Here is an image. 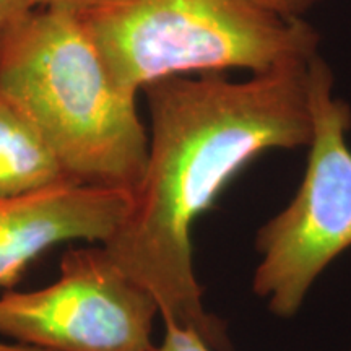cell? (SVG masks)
<instances>
[{"instance_id": "obj_11", "label": "cell", "mask_w": 351, "mask_h": 351, "mask_svg": "<svg viewBox=\"0 0 351 351\" xmlns=\"http://www.w3.org/2000/svg\"><path fill=\"white\" fill-rule=\"evenodd\" d=\"M270 7L288 16H301L317 0H265Z\"/></svg>"}, {"instance_id": "obj_9", "label": "cell", "mask_w": 351, "mask_h": 351, "mask_svg": "<svg viewBox=\"0 0 351 351\" xmlns=\"http://www.w3.org/2000/svg\"><path fill=\"white\" fill-rule=\"evenodd\" d=\"M34 10L29 0H0V54Z\"/></svg>"}, {"instance_id": "obj_10", "label": "cell", "mask_w": 351, "mask_h": 351, "mask_svg": "<svg viewBox=\"0 0 351 351\" xmlns=\"http://www.w3.org/2000/svg\"><path fill=\"white\" fill-rule=\"evenodd\" d=\"M34 8H54V10H67L82 13L85 12L95 0H29Z\"/></svg>"}, {"instance_id": "obj_4", "label": "cell", "mask_w": 351, "mask_h": 351, "mask_svg": "<svg viewBox=\"0 0 351 351\" xmlns=\"http://www.w3.org/2000/svg\"><path fill=\"white\" fill-rule=\"evenodd\" d=\"M333 77L317 56L307 64L311 138L296 195L257 231L254 293L289 319L337 257L351 247V109L332 95Z\"/></svg>"}, {"instance_id": "obj_8", "label": "cell", "mask_w": 351, "mask_h": 351, "mask_svg": "<svg viewBox=\"0 0 351 351\" xmlns=\"http://www.w3.org/2000/svg\"><path fill=\"white\" fill-rule=\"evenodd\" d=\"M152 351H215L194 328L166 320L165 335Z\"/></svg>"}, {"instance_id": "obj_6", "label": "cell", "mask_w": 351, "mask_h": 351, "mask_svg": "<svg viewBox=\"0 0 351 351\" xmlns=\"http://www.w3.org/2000/svg\"><path fill=\"white\" fill-rule=\"evenodd\" d=\"M132 205L122 191L64 184L0 199V288H12L33 261L67 241L108 243Z\"/></svg>"}, {"instance_id": "obj_5", "label": "cell", "mask_w": 351, "mask_h": 351, "mask_svg": "<svg viewBox=\"0 0 351 351\" xmlns=\"http://www.w3.org/2000/svg\"><path fill=\"white\" fill-rule=\"evenodd\" d=\"M59 278L0 296V335L44 351H152L160 306L101 247L67 249Z\"/></svg>"}, {"instance_id": "obj_12", "label": "cell", "mask_w": 351, "mask_h": 351, "mask_svg": "<svg viewBox=\"0 0 351 351\" xmlns=\"http://www.w3.org/2000/svg\"><path fill=\"white\" fill-rule=\"evenodd\" d=\"M0 351H44L38 348H32V346H25L20 343H10V341L0 340Z\"/></svg>"}, {"instance_id": "obj_7", "label": "cell", "mask_w": 351, "mask_h": 351, "mask_svg": "<svg viewBox=\"0 0 351 351\" xmlns=\"http://www.w3.org/2000/svg\"><path fill=\"white\" fill-rule=\"evenodd\" d=\"M64 184L75 182L32 121L0 93V199Z\"/></svg>"}, {"instance_id": "obj_3", "label": "cell", "mask_w": 351, "mask_h": 351, "mask_svg": "<svg viewBox=\"0 0 351 351\" xmlns=\"http://www.w3.org/2000/svg\"><path fill=\"white\" fill-rule=\"evenodd\" d=\"M116 82L138 93L168 77L307 64L319 36L265 0H95L78 13Z\"/></svg>"}, {"instance_id": "obj_2", "label": "cell", "mask_w": 351, "mask_h": 351, "mask_svg": "<svg viewBox=\"0 0 351 351\" xmlns=\"http://www.w3.org/2000/svg\"><path fill=\"white\" fill-rule=\"evenodd\" d=\"M0 93L70 181L134 195L148 156L138 93L116 82L78 13L36 8L28 16L0 54Z\"/></svg>"}, {"instance_id": "obj_1", "label": "cell", "mask_w": 351, "mask_h": 351, "mask_svg": "<svg viewBox=\"0 0 351 351\" xmlns=\"http://www.w3.org/2000/svg\"><path fill=\"white\" fill-rule=\"evenodd\" d=\"M307 64L245 82L226 73L168 77L142 90L150 112L147 165L129 213L103 245L155 296L165 322L194 328L215 351H230V340L202 302L192 230L257 156L307 147Z\"/></svg>"}]
</instances>
